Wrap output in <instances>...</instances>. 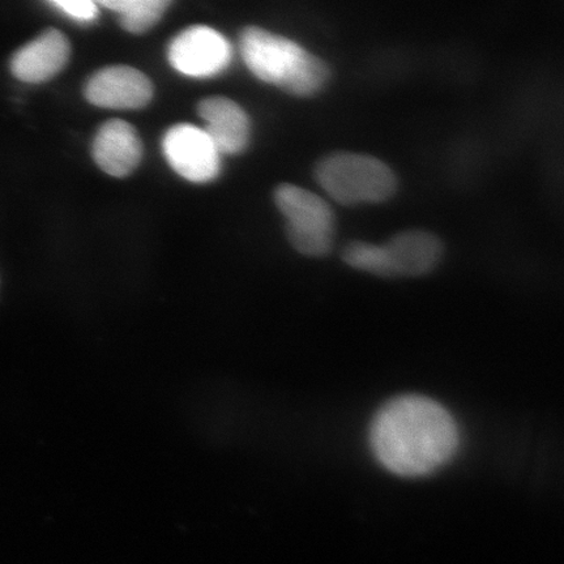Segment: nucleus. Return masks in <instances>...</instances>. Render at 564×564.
Segmentation results:
<instances>
[{
  "instance_id": "obj_1",
  "label": "nucleus",
  "mask_w": 564,
  "mask_h": 564,
  "mask_svg": "<svg viewBox=\"0 0 564 564\" xmlns=\"http://www.w3.org/2000/svg\"><path fill=\"white\" fill-rule=\"evenodd\" d=\"M369 442L373 456L390 474L420 478L453 460L460 432L453 414L438 401L404 394L379 409Z\"/></svg>"
},
{
  "instance_id": "obj_2",
  "label": "nucleus",
  "mask_w": 564,
  "mask_h": 564,
  "mask_svg": "<svg viewBox=\"0 0 564 564\" xmlns=\"http://www.w3.org/2000/svg\"><path fill=\"white\" fill-rule=\"evenodd\" d=\"M242 58L253 76L295 97H313L327 87L326 62L297 42L259 26H247L239 37Z\"/></svg>"
},
{
  "instance_id": "obj_3",
  "label": "nucleus",
  "mask_w": 564,
  "mask_h": 564,
  "mask_svg": "<svg viewBox=\"0 0 564 564\" xmlns=\"http://www.w3.org/2000/svg\"><path fill=\"white\" fill-rule=\"evenodd\" d=\"M440 237L425 230H404L383 245L355 241L345 247L344 262L357 271L378 278H421L442 262Z\"/></svg>"
},
{
  "instance_id": "obj_4",
  "label": "nucleus",
  "mask_w": 564,
  "mask_h": 564,
  "mask_svg": "<svg viewBox=\"0 0 564 564\" xmlns=\"http://www.w3.org/2000/svg\"><path fill=\"white\" fill-rule=\"evenodd\" d=\"M315 180L341 206L379 204L398 192V178L382 160L369 154L333 152L317 161Z\"/></svg>"
},
{
  "instance_id": "obj_5",
  "label": "nucleus",
  "mask_w": 564,
  "mask_h": 564,
  "mask_svg": "<svg viewBox=\"0 0 564 564\" xmlns=\"http://www.w3.org/2000/svg\"><path fill=\"white\" fill-rule=\"evenodd\" d=\"M274 203L286 218L289 242L302 256L327 257L334 249L336 216L319 195L291 183L274 189Z\"/></svg>"
},
{
  "instance_id": "obj_6",
  "label": "nucleus",
  "mask_w": 564,
  "mask_h": 564,
  "mask_svg": "<svg viewBox=\"0 0 564 564\" xmlns=\"http://www.w3.org/2000/svg\"><path fill=\"white\" fill-rule=\"evenodd\" d=\"M167 59L182 75L208 79L228 69L232 47L214 28L194 25L175 35L167 48Z\"/></svg>"
},
{
  "instance_id": "obj_7",
  "label": "nucleus",
  "mask_w": 564,
  "mask_h": 564,
  "mask_svg": "<svg viewBox=\"0 0 564 564\" xmlns=\"http://www.w3.org/2000/svg\"><path fill=\"white\" fill-rule=\"evenodd\" d=\"M169 165L182 178L209 183L221 173V154L207 133L194 124L181 123L169 129L162 139Z\"/></svg>"
},
{
  "instance_id": "obj_8",
  "label": "nucleus",
  "mask_w": 564,
  "mask_h": 564,
  "mask_svg": "<svg viewBox=\"0 0 564 564\" xmlns=\"http://www.w3.org/2000/svg\"><path fill=\"white\" fill-rule=\"evenodd\" d=\"M150 77L130 66H109L89 77L84 89L88 102L111 110H139L153 98Z\"/></svg>"
},
{
  "instance_id": "obj_9",
  "label": "nucleus",
  "mask_w": 564,
  "mask_h": 564,
  "mask_svg": "<svg viewBox=\"0 0 564 564\" xmlns=\"http://www.w3.org/2000/svg\"><path fill=\"white\" fill-rule=\"evenodd\" d=\"M70 44L65 34L47 30L19 48L11 59L13 76L20 82L39 84L52 80L67 66Z\"/></svg>"
},
{
  "instance_id": "obj_10",
  "label": "nucleus",
  "mask_w": 564,
  "mask_h": 564,
  "mask_svg": "<svg viewBox=\"0 0 564 564\" xmlns=\"http://www.w3.org/2000/svg\"><path fill=\"white\" fill-rule=\"evenodd\" d=\"M91 156L102 172L123 178L135 171L143 159V143L132 124L110 119L98 129Z\"/></svg>"
},
{
  "instance_id": "obj_11",
  "label": "nucleus",
  "mask_w": 564,
  "mask_h": 564,
  "mask_svg": "<svg viewBox=\"0 0 564 564\" xmlns=\"http://www.w3.org/2000/svg\"><path fill=\"white\" fill-rule=\"evenodd\" d=\"M207 133L223 154L242 153L250 143L251 123L247 112L227 97H209L197 106Z\"/></svg>"
},
{
  "instance_id": "obj_12",
  "label": "nucleus",
  "mask_w": 564,
  "mask_h": 564,
  "mask_svg": "<svg viewBox=\"0 0 564 564\" xmlns=\"http://www.w3.org/2000/svg\"><path fill=\"white\" fill-rule=\"evenodd\" d=\"M97 4L118 13L123 30L141 34L152 30L159 23L172 2L171 0H104Z\"/></svg>"
},
{
  "instance_id": "obj_13",
  "label": "nucleus",
  "mask_w": 564,
  "mask_h": 564,
  "mask_svg": "<svg viewBox=\"0 0 564 564\" xmlns=\"http://www.w3.org/2000/svg\"><path fill=\"white\" fill-rule=\"evenodd\" d=\"M51 4L77 23H94L100 15L98 4L90 0H54Z\"/></svg>"
}]
</instances>
